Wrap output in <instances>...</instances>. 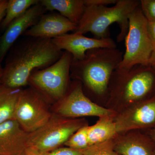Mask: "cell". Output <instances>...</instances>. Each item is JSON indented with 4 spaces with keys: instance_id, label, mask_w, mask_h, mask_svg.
<instances>
[{
    "instance_id": "obj_27",
    "label": "cell",
    "mask_w": 155,
    "mask_h": 155,
    "mask_svg": "<svg viewBox=\"0 0 155 155\" xmlns=\"http://www.w3.org/2000/svg\"><path fill=\"white\" fill-rule=\"evenodd\" d=\"M49 153L43 152L32 147H28L24 155H49Z\"/></svg>"
},
{
    "instance_id": "obj_32",
    "label": "cell",
    "mask_w": 155,
    "mask_h": 155,
    "mask_svg": "<svg viewBox=\"0 0 155 155\" xmlns=\"http://www.w3.org/2000/svg\"><path fill=\"white\" fill-rule=\"evenodd\" d=\"M153 155H155V150L154 151L153 153Z\"/></svg>"
},
{
    "instance_id": "obj_29",
    "label": "cell",
    "mask_w": 155,
    "mask_h": 155,
    "mask_svg": "<svg viewBox=\"0 0 155 155\" xmlns=\"http://www.w3.org/2000/svg\"><path fill=\"white\" fill-rule=\"evenodd\" d=\"M149 65L155 67V50L153 51L149 61Z\"/></svg>"
},
{
    "instance_id": "obj_28",
    "label": "cell",
    "mask_w": 155,
    "mask_h": 155,
    "mask_svg": "<svg viewBox=\"0 0 155 155\" xmlns=\"http://www.w3.org/2000/svg\"><path fill=\"white\" fill-rule=\"evenodd\" d=\"M147 135L155 143V127L149 129Z\"/></svg>"
},
{
    "instance_id": "obj_17",
    "label": "cell",
    "mask_w": 155,
    "mask_h": 155,
    "mask_svg": "<svg viewBox=\"0 0 155 155\" xmlns=\"http://www.w3.org/2000/svg\"><path fill=\"white\" fill-rule=\"evenodd\" d=\"M115 117L102 116L94 125L88 126L87 135L89 146L107 141L118 135L114 122Z\"/></svg>"
},
{
    "instance_id": "obj_9",
    "label": "cell",
    "mask_w": 155,
    "mask_h": 155,
    "mask_svg": "<svg viewBox=\"0 0 155 155\" xmlns=\"http://www.w3.org/2000/svg\"><path fill=\"white\" fill-rule=\"evenodd\" d=\"M57 111L60 116L72 119L85 116H115L117 114L90 99L79 81H75L69 86L67 94L60 101Z\"/></svg>"
},
{
    "instance_id": "obj_19",
    "label": "cell",
    "mask_w": 155,
    "mask_h": 155,
    "mask_svg": "<svg viewBox=\"0 0 155 155\" xmlns=\"http://www.w3.org/2000/svg\"><path fill=\"white\" fill-rule=\"evenodd\" d=\"M40 1L37 0H10L8 1L6 15L1 24L3 29H6L15 19L23 15L32 6Z\"/></svg>"
},
{
    "instance_id": "obj_24",
    "label": "cell",
    "mask_w": 155,
    "mask_h": 155,
    "mask_svg": "<svg viewBox=\"0 0 155 155\" xmlns=\"http://www.w3.org/2000/svg\"><path fill=\"white\" fill-rule=\"evenodd\" d=\"M147 30L151 41L152 43L154 50H155V21L148 22ZM153 50V51H154Z\"/></svg>"
},
{
    "instance_id": "obj_2",
    "label": "cell",
    "mask_w": 155,
    "mask_h": 155,
    "mask_svg": "<svg viewBox=\"0 0 155 155\" xmlns=\"http://www.w3.org/2000/svg\"><path fill=\"white\" fill-rule=\"evenodd\" d=\"M152 67L137 65L128 69H116L109 83L106 107L118 113L151 98L155 87Z\"/></svg>"
},
{
    "instance_id": "obj_33",
    "label": "cell",
    "mask_w": 155,
    "mask_h": 155,
    "mask_svg": "<svg viewBox=\"0 0 155 155\" xmlns=\"http://www.w3.org/2000/svg\"><path fill=\"white\" fill-rule=\"evenodd\" d=\"M1 0H0V2H1Z\"/></svg>"
},
{
    "instance_id": "obj_21",
    "label": "cell",
    "mask_w": 155,
    "mask_h": 155,
    "mask_svg": "<svg viewBox=\"0 0 155 155\" xmlns=\"http://www.w3.org/2000/svg\"><path fill=\"white\" fill-rule=\"evenodd\" d=\"M114 139L89 146L81 151L83 155H121L115 151Z\"/></svg>"
},
{
    "instance_id": "obj_4",
    "label": "cell",
    "mask_w": 155,
    "mask_h": 155,
    "mask_svg": "<svg viewBox=\"0 0 155 155\" xmlns=\"http://www.w3.org/2000/svg\"><path fill=\"white\" fill-rule=\"evenodd\" d=\"M85 9L83 17L74 32L84 35L90 32L95 38H109V28L113 23H118L120 33L117 41L125 40L129 24V17L132 11L140 5L136 0H117L114 6H97L90 5L84 0Z\"/></svg>"
},
{
    "instance_id": "obj_22",
    "label": "cell",
    "mask_w": 155,
    "mask_h": 155,
    "mask_svg": "<svg viewBox=\"0 0 155 155\" xmlns=\"http://www.w3.org/2000/svg\"><path fill=\"white\" fill-rule=\"evenodd\" d=\"M140 7L148 22L155 21V0H141Z\"/></svg>"
},
{
    "instance_id": "obj_5",
    "label": "cell",
    "mask_w": 155,
    "mask_h": 155,
    "mask_svg": "<svg viewBox=\"0 0 155 155\" xmlns=\"http://www.w3.org/2000/svg\"><path fill=\"white\" fill-rule=\"evenodd\" d=\"M147 24V20L139 5L129 15L125 38V52L117 69H128L136 65H149L154 48L148 34Z\"/></svg>"
},
{
    "instance_id": "obj_12",
    "label": "cell",
    "mask_w": 155,
    "mask_h": 155,
    "mask_svg": "<svg viewBox=\"0 0 155 155\" xmlns=\"http://www.w3.org/2000/svg\"><path fill=\"white\" fill-rule=\"evenodd\" d=\"M46 11L40 1L6 28L0 39V63L18 38L35 25Z\"/></svg>"
},
{
    "instance_id": "obj_1",
    "label": "cell",
    "mask_w": 155,
    "mask_h": 155,
    "mask_svg": "<svg viewBox=\"0 0 155 155\" xmlns=\"http://www.w3.org/2000/svg\"><path fill=\"white\" fill-rule=\"evenodd\" d=\"M28 37L16 49L3 69L1 84L12 88L25 86L32 73L49 67L62 56L63 51L52 39Z\"/></svg>"
},
{
    "instance_id": "obj_3",
    "label": "cell",
    "mask_w": 155,
    "mask_h": 155,
    "mask_svg": "<svg viewBox=\"0 0 155 155\" xmlns=\"http://www.w3.org/2000/svg\"><path fill=\"white\" fill-rule=\"evenodd\" d=\"M123 56V52L117 48L89 50L83 59L72 60L70 74L79 79L95 96L107 101L111 76Z\"/></svg>"
},
{
    "instance_id": "obj_26",
    "label": "cell",
    "mask_w": 155,
    "mask_h": 155,
    "mask_svg": "<svg viewBox=\"0 0 155 155\" xmlns=\"http://www.w3.org/2000/svg\"><path fill=\"white\" fill-rule=\"evenodd\" d=\"M8 2V1L5 0H1L0 2V24L5 16Z\"/></svg>"
},
{
    "instance_id": "obj_15",
    "label": "cell",
    "mask_w": 155,
    "mask_h": 155,
    "mask_svg": "<svg viewBox=\"0 0 155 155\" xmlns=\"http://www.w3.org/2000/svg\"><path fill=\"white\" fill-rule=\"evenodd\" d=\"M115 151L121 155H153L155 143L140 130L118 134L114 139Z\"/></svg>"
},
{
    "instance_id": "obj_25",
    "label": "cell",
    "mask_w": 155,
    "mask_h": 155,
    "mask_svg": "<svg viewBox=\"0 0 155 155\" xmlns=\"http://www.w3.org/2000/svg\"><path fill=\"white\" fill-rule=\"evenodd\" d=\"M87 2L90 5L97 6H107L115 5L117 0H86Z\"/></svg>"
},
{
    "instance_id": "obj_11",
    "label": "cell",
    "mask_w": 155,
    "mask_h": 155,
    "mask_svg": "<svg viewBox=\"0 0 155 155\" xmlns=\"http://www.w3.org/2000/svg\"><path fill=\"white\" fill-rule=\"evenodd\" d=\"M52 40L59 49L70 53L73 60L83 59L87 52L92 49L117 48L116 43L110 38H91L77 32L66 34Z\"/></svg>"
},
{
    "instance_id": "obj_10",
    "label": "cell",
    "mask_w": 155,
    "mask_h": 155,
    "mask_svg": "<svg viewBox=\"0 0 155 155\" xmlns=\"http://www.w3.org/2000/svg\"><path fill=\"white\" fill-rule=\"evenodd\" d=\"M118 134L155 127V96L117 113L114 117Z\"/></svg>"
},
{
    "instance_id": "obj_16",
    "label": "cell",
    "mask_w": 155,
    "mask_h": 155,
    "mask_svg": "<svg viewBox=\"0 0 155 155\" xmlns=\"http://www.w3.org/2000/svg\"><path fill=\"white\" fill-rule=\"evenodd\" d=\"M46 11H58L62 16L78 25L85 9L84 0H42Z\"/></svg>"
},
{
    "instance_id": "obj_7",
    "label": "cell",
    "mask_w": 155,
    "mask_h": 155,
    "mask_svg": "<svg viewBox=\"0 0 155 155\" xmlns=\"http://www.w3.org/2000/svg\"><path fill=\"white\" fill-rule=\"evenodd\" d=\"M87 125L84 119L52 115L45 125L29 134L28 147L43 152H51L64 144L76 131Z\"/></svg>"
},
{
    "instance_id": "obj_23",
    "label": "cell",
    "mask_w": 155,
    "mask_h": 155,
    "mask_svg": "<svg viewBox=\"0 0 155 155\" xmlns=\"http://www.w3.org/2000/svg\"><path fill=\"white\" fill-rule=\"evenodd\" d=\"M49 155H83L81 151L68 147H59L49 153Z\"/></svg>"
},
{
    "instance_id": "obj_30",
    "label": "cell",
    "mask_w": 155,
    "mask_h": 155,
    "mask_svg": "<svg viewBox=\"0 0 155 155\" xmlns=\"http://www.w3.org/2000/svg\"><path fill=\"white\" fill-rule=\"evenodd\" d=\"M2 72L3 70H2V71H0V80H1V78H2Z\"/></svg>"
},
{
    "instance_id": "obj_18",
    "label": "cell",
    "mask_w": 155,
    "mask_h": 155,
    "mask_svg": "<svg viewBox=\"0 0 155 155\" xmlns=\"http://www.w3.org/2000/svg\"><path fill=\"white\" fill-rule=\"evenodd\" d=\"M20 88H12L0 83V124L13 119Z\"/></svg>"
},
{
    "instance_id": "obj_8",
    "label": "cell",
    "mask_w": 155,
    "mask_h": 155,
    "mask_svg": "<svg viewBox=\"0 0 155 155\" xmlns=\"http://www.w3.org/2000/svg\"><path fill=\"white\" fill-rule=\"evenodd\" d=\"M45 97L32 87L21 90L13 119L28 134L45 125L52 117Z\"/></svg>"
},
{
    "instance_id": "obj_14",
    "label": "cell",
    "mask_w": 155,
    "mask_h": 155,
    "mask_svg": "<svg viewBox=\"0 0 155 155\" xmlns=\"http://www.w3.org/2000/svg\"><path fill=\"white\" fill-rule=\"evenodd\" d=\"M29 134L11 119L0 124V155H24Z\"/></svg>"
},
{
    "instance_id": "obj_20",
    "label": "cell",
    "mask_w": 155,
    "mask_h": 155,
    "mask_svg": "<svg viewBox=\"0 0 155 155\" xmlns=\"http://www.w3.org/2000/svg\"><path fill=\"white\" fill-rule=\"evenodd\" d=\"M88 126L87 125L78 129L64 145L68 147L79 150L84 149L89 146L87 135Z\"/></svg>"
},
{
    "instance_id": "obj_13",
    "label": "cell",
    "mask_w": 155,
    "mask_h": 155,
    "mask_svg": "<svg viewBox=\"0 0 155 155\" xmlns=\"http://www.w3.org/2000/svg\"><path fill=\"white\" fill-rule=\"evenodd\" d=\"M77 25L60 14L52 12L44 14L35 25L23 34L28 37L53 39L75 31Z\"/></svg>"
},
{
    "instance_id": "obj_31",
    "label": "cell",
    "mask_w": 155,
    "mask_h": 155,
    "mask_svg": "<svg viewBox=\"0 0 155 155\" xmlns=\"http://www.w3.org/2000/svg\"><path fill=\"white\" fill-rule=\"evenodd\" d=\"M0 64H1V63H0ZM2 70H3V69L2 68V67H1V64H0V71H2Z\"/></svg>"
},
{
    "instance_id": "obj_6",
    "label": "cell",
    "mask_w": 155,
    "mask_h": 155,
    "mask_svg": "<svg viewBox=\"0 0 155 155\" xmlns=\"http://www.w3.org/2000/svg\"><path fill=\"white\" fill-rule=\"evenodd\" d=\"M72 61V55L63 51L62 56L55 63L32 73L28 84L44 97L61 101L69 89Z\"/></svg>"
}]
</instances>
